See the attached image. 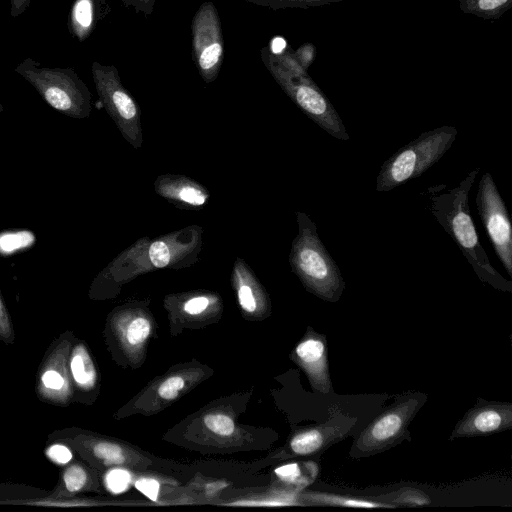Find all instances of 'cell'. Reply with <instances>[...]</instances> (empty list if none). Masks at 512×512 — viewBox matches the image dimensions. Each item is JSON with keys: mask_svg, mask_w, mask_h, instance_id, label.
<instances>
[{"mask_svg": "<svg viewBox=\"0 0 512 512\" xmlns=\"http://www.w3.org/2000/svg\"><path fill=\"white\" fill-rule=\"evenodd\" d=\"M203 233V227L189 225L157 237L139 238L108 263L96 282L116 288L151 271L188 268L199 261Z\"/></svg>", "mask_w": 512, "mask_h": 512, "instance_id": "6da1fadb", "label": "cell"}, {"mask_svg": "<svg viewBox=\"0 0 512 512\" xmlns=\"http://www.w3.org/2000/svg\"><path fill=\"white\" fill-rule=\"evenodd\" d=\"M479 172L480 167H476L456 187L446 192H440V186L428 188V208L454 240L479 279L494 288L510 292L511 281L502 277L490 263L471 216L469 193Z\"/></svg>", "mask_w": 512, "mask_h": 512, "instance_id": "7a4b0ae2", "label": "cell"}, {"mask_svg": "<svg viewBox=\"0 0 512 512\" xmlns=\"http://www.w3.org/2000/svg\"><path fill=\"white\" fill-rule=\"evenodd\" d=\"M260 58L277 84L308 118L331 136L349 140L338 112L289 47L279 52L263 47Z\"/></svg>", "mask_w": 512, "mask_h": 512, "instance_id": "3957f363", "label": "cell"}, {"mask_svg": "<svg viewBox=\"0 0 512 512\" xmlns=\"http://www.w3.org/2000/svg\"><path fill=\"white\" fill-rule=\"evenodd\" d=\"M298 233L292 241L288 261L305 289L327 302H337L345 289L338 265L321 241L314 221L296 212Z\"/></svg>", "mask_w": 512, "mask_h": 512, "instance_id": "277c9868", "label": "cell"}, {"mask_svg": "<svg viewBox=\"0 0 512 512\" xmlns=\"http://www.w3.org/2000/svg\"><path fill=\"white\" fill-rule=\"evenodd\" d=\"M15 72L61 114L75 119L90 116L91 92L73 68L46 67L27 57L15 67Z\"/></svg>", "mask_w": 512, "mask_h": 512, "instance_id": "5b68a950", "label": "cell"}, {"mask_svg": "<svg viewBox=\"0 0 512 512\" xmlns=\"http://www.w3.org/2000/svg\"><path fill=\"white\" fill-rule=\"evenodd\" d=\"M453 126L427 132L399 148L381 166L376 177V191L386 192L422 175L437 163L456 140Z\"/></svg>", "mask_w": 512, "mask_h": 512, "instance_id": "8992f818", "label": "cell"}, {"mask_svg": "<svg viewBox=\"0 0 512 512\" xmlns=\"http://www.w3.org/2000/svg\"><path fill=\"white\" fill-rule=\"evenodd\" d=\"M427 396L411 392L398 396L395 402L375 416L360 432L349 451L352 458L382 453L404 440H411L408 426Z\"/></svg>", "mask_w": 512, "mask_h": 512, "instance_id": "52a82bcc", "label": "cell"}, {"mask_svg": "<svg viewBox=\"0 0 512 512\" xmlns=\"http://www.w3.org/2000/svg\"><path fill=\"white\" fill-rule=\"evenodd\" d=\"M91 72L99 99L119 132L133 148H141V109L122 84L118 69L94 61Z\"/></svg>", "mask_w": 512, "mask_h": 512, "instance_id": "ba28073f", "label": "cell"}, {"mask_svg": "<svg viewBox=\"0 0 512 512\" xmlns=\"http://www.w3.org/2000/svg\"><path fill=\"white\" fill-rule=\"evenodd\" d=\"M192 59L206 83L214 82L224 58L220 17L212 1L203 2L191 22Z\"/></svg>", "mask_w": 512, "mask_h": 512, "instance_id": "9c48e42d", "label": "cell"}, {"mask_svg": "<svg viewBox=\"0 0 512 512\" xmlns=\"http://www.w3.org/2000/svg\"><path fill=\"white\" fill-rule=\"evenodd\" d=\"M475 201L493 249L507 274L512 277V224L505 202L488 172L481 177Z\"/></svg>", "mask_w": 512, "mask_h": 512, "instance_id": "30bf717a", "label": "cell"}, {"mask_svg": "<svg viewBox=\"0 0 512 512\" xmlns=\"http://www.w3.org/2000/svg\"><path fill=\"white\" fill-rule=\"evenodd\" d=\"M512 428V403L478 398L455 425L449 439L487 436Z\"/></svg>", "mask_w": 512, "mask_h": 512, "instance_id": "8fae6325", "label": "cell"}, {"mask_svg": "<svg viewBox=\"0 0 512 512\" xmlns=\"http://www.w3.org/2000/svg\"><path fill=\"white\" fill-rule=\"evenodd\" d=\"M356 421L338 410H331V417L324 424L297 431L288 443L289 451L293 456L318 455L347 437Z\"/></svg>", "mask_w": 512, "mask_h": 512, "instance_id": "7c38bea8", "label": "cell"}, {"mask_svg": "<svg viewBox=\"0 0 512 512\" xmlns=\"http://www.w3.org/2000/svg\"><path fill=\"white\" fill-rule=\"evenodd\" d=\"M293 360L305 371L315 390L324 394L332 391L325 335L309 327L293 351Z\"/></svg>", "mask_w": 512, "mask_h": 512, "instance_id": "4fadbf2b", "label": "cell"}, {"mask_svg": "<svg viewBox=\"0 0 512 512\" xmlns=\"http://www.w3.org/2000/svg\"><path fill=\"white\" fill-rule=\"evenodd\" d=\"M154 191L175 207L188 210H201L211 199L204 185L182 174L159 175L154 181Z\"/></svg>", "mask_w": 512, "mask_h": 512, "instance_id": "5bb4252c", "label": "cell"}, {"mask_svg": "<svg viewBox=\"0 0 512 512\" xmlns=\"http://www.w3.org/2000/svg\"><path fill=\"white\" fill-rule=\"evenodd\" d=\"M231 284L241 309L249 314L265 309L268 296L248 263L236 257L231 272Z\"/></svg>", "mask_w": 512, "mask_h": 512, "instance_id": "9a60e30c", "label": "cell"}, {"mask_svg": "<svg viewBox=\"0 0 512 512\" xmlns=\"http://www.w3.org/2000/svg\"><path fill=\"white\" fill-rule=\"evenodd\" d=\"M110 11L106 0H74L67 21L70 35L77 41L84 42Z\"/></svg>", "mask_w": 512, "mask_h": 512, "instance_id": "2e32d148", "label": "cell"}, {"mask_svg": "<svg viewBox=\"0 0 512 512\" xmlns=\"http://www.w3.org/2000/svg\"><path fill=\"white\" fill-rule=\"evenodd\" d=\"M139 309H128L120 321V338L129 348H138L148 339L151 325Z\"/></svg>", "mask_w": 512, "mask_h": 512, "instance_id": "e0dca14e", "label": "cell"}, {"mask_svg": "<svg viewBox=\"0 0 512 512\" xmlns=\"http://www.w3.org/2000/svg\"><path fill=\"white\" fill-rule=\"evenodd\" d=\"M276 476L289 485L304 488L312 484L318 476L319 465L316 462H292L275 469Z\"/></svg>", "mask_w": 512, "mask_h": 512, "instance_id": "ac0fdd59", "label": "cell"}, {"mask_svg": "<svg viewBox=\"0 0 512 512\" xmlns=\"http://www.w3.org/2000/svg\"><path fill=\"white\" fill-rule=\"evenodd\" d=\"M74 381L82 388H91L96 381V370L92 359L83 345L74 348L70 360Z\"/></svg>", "mask_w": 512, "mask_h": 512, "instance_id": "d6986e66", "label": "cell"}, {"mask_svg": "<svg viewBox=\"0 0 512 512\" xmlns=\"http://www.w3.org/2000/svg\"><path fill=\"white\" fill-rule=\"evenodd\" d=\"M512 6V0H459V8L485 20L500 18Z\"/></svg>", "mask_w": 512, "mask_h": 512, "instance_id": "ffe728a7", "label": "cell"}, {"mask_svg": "<svg viewBox=\"0 0 512 512\" xmlns=\"http://www.w3.org/2000/svg\"><path fill=\"white\" fill-rule=\"evenodd\" d=\"M310 499L314 503L328 506H341V507H355V508H394L395 505L371 501L362 498H356L348 495H339L332 493H313L310 494Z\"/></svg>", "mask_w": 512, "mask_h": 512, "instance_id": "44dd1931", "label": "cell"}, {"mask_svg": "<svg viewBox=\"0 0 512 512\" xmlns=\"http://www.w3.org/2000/svg\"><path fill=\"white\" fill-rule=\"evenodd\" d=\"M181 305L182 310L192 316L200 315L206 312L210 307L219 304V297L209 292H194L183 295L170 296Z\"/></svg>", "mask_w": 512, "mask_h": 512, "instance_id": "7402d4cb", "label": "cell"}, {"mask_svg": "<svg viewBox=\"0 0 512 512\" xmlns=\"http://www.w3.org/2000/svg\"><path fill=\"white\" fill-rule=\"evenodd\" d=\"M253 5L266 7L272 10L287 8H312L326 4L340 2L342 0H244Z\"/></svg>", "mask_w": 512, "mask_h": 512, "instance_id": "603a6c76", "label": "cell"}, {"mask_svg": "<svg viewBox=\"0 0 512 512\" xmlns=\"http://www.w3.org/2000/svg\"><path fill=\"white\" fill-rule=\"evenodd\" d=\"M384 498L393 505L424 506L431 503V499L421 490L414 488H404L397 490L392 494L385 495Z\"/></svg>", "mask_w": 512, "mask_h": 512, "instance_id": "cb8c5ba5", "label": "cell"}, {"mask_svg": "<svg viewBox=\"0 0 512 512\" xmlns=\"http://www.w3.org/2000/svg\"><path fill=\"white\" fill-rule=\"evenodd\" d=\"M93 453L107 465L122 464L126 459L121 447L111 442H98L93 446Z\"/></svg>", "mask_w": 512, "mask_h": 512, "instance_id": "d4e9b609", "label": "cell"}, {"mask_svg": "<svg viewBox=\"0 0 512 512\" xmlns=\"http://www.w3.org/2000/svg\"><path fill=\"white\" fill-rule=\"evenodd\" d=\"M130 484L131 475L124 469H112L105 476V485L114 494L123 493L129 488Z\"/></svg>", "mask_w": 512, "mask_h": 512, "instance_id": "484cf974", "label": "cell"}, {"mask_svg": "<svg viewBox=\"0 0 512 512\" xmlns=\"http://www.w3.org/2000/svg\"><path fill=\"white\" fill-rule=\"evenodd\" d=\"M205 426L220 436H229L235 430L234 421L224 414H209L204 418Z\"/></svg>", "mask_w": 512, "mask_h": 512, "instance_id": "4316f807", "label": "cell"}, {"mask_svg": "<svg viewBox=\"0 0 512 512\" xmlns=\"http://www.w3.org/2000/svg\"><path fill=\"white\" fill-rule=\"evenodd\" d=\"M63 480L69 492H77L86 484L87 474L81 466L72 465L65 471Z\"/></svg>", "mask_w": 512, "mask_h": 512, "instance_id": "83f0119b", "label": "cell"}, {"mask_svg": "<svg viewBox=\"0 0 512 512\" xmlns=\"http://www.w3.org/2000/svg\"><path fill=\"white\" fill-rule=\"evenodd\" d=\"M43 387L51 392H61L66 387V381L62 374L55 369H47L41 376Z\"/></svg>", "mask_w": 512, "mask_h": 512, "instance_id": "f1b7e54d", "label": "cell"}, {"mask_svg": "<svg viewBox=\"0 0 512 512\" xmlns=\"http://www.w3.org/2000/svg\"><path fill=\"white\" fill-rule=\"evenodd\" d=\"M184 387V380L179 376L167 378L159 387V395L166 400L175 399Z\"/></svg>", "mask_w": 512, "mask_h": 512, "instance_id": "f546056e", "label": "cell"}, {"mask_svg": "<svg viewBox=\"0 0 512 512\" xmlns=\"http://www.w3.org/2000/svg\"><path fill=\"white\" fill-rule=\"evenodd\" d=\"M138 491L152 501H157L159 494V483L152 478H141L135 482Z\"/></svg>", "mask_w": 512, "mask_h": 512, "instance_id": "4dcf8cb0", "label": "cell"}, {"mask_svg": "<svg viewBox=\"0 0 512 512\" xmlns=\"http://www.w3.org/2000/svg\"><path fill=\"white\" fill-rule=\"evenodd\" d=\"M48 457L57 464H67L72 459L71 451L64 445L55 444L48 448Z\"/></svg>", "mask_w": 512, "mask_h": 512, "instance_id": "1f68e13d", "label": "cell"}, {"mask_svg": "<svg viewBox=\"0 0 512 512\" xmlns=\"http://www.w3.org/2000/svg\"><path fill=\"white\" fill-rule=\"evenodd\" d=\"M121 3L136 13H142L145 17L152 14L156 0H120Z\"/></svg>", "mask_w": 512, "mask_h": 512, "instance_id": "d6a6232c", "label": "cell"}, {"mask_svg": "<svg viewBox=\"0 0 512 512\" xmlns=\"http://www.w3.org/2000/svg\"><path fill=\"white\" fill-rule=\"evenodd\" d=\"M294 55L301 66L307 70V68L313 62L315 47L312 44L306 43L299 47V49L294 52Z\"/></svg>", "mask_w": 512, "mask_h": 512, "instance_id": "836d02e7", "label": "cell"}, {"mask_svg": "<svg viewBox=\"0 0 512 512\" xmlns=\"http://www.w3.org/2000/svg\"><path fill=\"white\" fill-rule=\"evenodd\" d=\"M0 335L4 338L11 336V325L9 317L0 294Z\"/></svg>", "mask_w": 512, "mask_h": 512, "instance_id": "e575fe53", "label": "cell"}, {"mask_svg": "<svg viewBox=\"0 0 512 512\" xmlns=\"http://www.w3.org/2000/svg\"><path fill=\"white\" fill-rule=\"evenodd\" d=\"M32 0H9L10 16L16 18L23 14L30 6Z\"/></svg>", "mask_w": 512, "mask_h": 512, "instance_id": "d590c367", "label": "cell"}, {"mask_svg": "<svg viewBox=\"0 0 512 512\" xmlns=\"http://www.w3.org/2000/svg\"><path fill=\"white\" fill-rule=\"evenodd\" d=\"M3 110H4V107H3V105H2V103L0 101V112H3Z\"/></svg>", "mask_w": 512, "mask_h": 512, "instance_id": "8d00e7d4", "label": "cell"}]
</instances>
